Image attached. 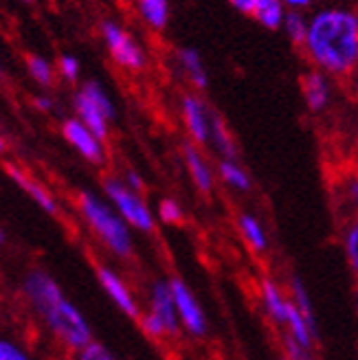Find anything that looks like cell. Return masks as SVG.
<instances>
[{
  "label": "cell",
  "mask_w": 358,
  "mask_h": 360,
  "mask_svg": "<svg viewBox=\"0 0 358 360\" xmlns=\"http://www.w3.org/2000/svg\"><path fill=\"white\" fill-rule=\"evenodd\" d=\"M299 51L334 82L358 79V9L336 3L310 11L308 35Z\"/></svg>",
  "instance_id": "1"
},
{
  "label": "cell",
  "mask_w": 358,
  "mask_h": 360,
  "mask_svg": "<svg viewBox=\"0 0 358 360\" xmlns=\"http://www.w3.org/2000/svg\"><path fill=\"white\" fill-rule=\"evenodd\" d=\"M20 292L29 310L38 316L44 330L68 354H77L93 343V328L84 312L70 301L58 279L42 268H31L23 277Z\"/></svg>",
  "instance_id": "2"
},
{
  "label": "cell",
  "mask_w": 358,
  "mask_h": 360,
  "mask_svg": "<svg viewBox=\"0 0 358 360\" xmlns=\"http://www.w3.org/2000/svg\"><path fill=\"white\" fill-rule=\"evenodd\" d=\"M75 205L88 231L113 257L121 262L134 257L132 226L117 213V209L108 202V198H101L95 191H79Z\"/></svg>",
  "instance_id": "3"
},
{
  "label": "cell",
  "mask_w": 358,
  "mask_h": 360,
  "mask_svg": "<svg viewBox=\"0 0 358 360\" xmlns=\"http://www.w3.org/2000/svg\"><path fill=\"white\" fill-rule=\"evenodd\" d=\"M139 328L154 343H167L183 334L170 277H158L150 283L148 305L139 316Z\"/></svg>",
  "instance_id": "4"
},
{
  "label": "cell",
  "mask_w": 358,
  "mask_h": 360,
  "mask_svg": "<svg viewBox=\"0 0 358 360\" xmlns=\"http://www.w3.org/2000/svg\"><path fill=\"white\" fill-rule=\"evenodd\" d=\"M103 195L117 209L121 218L132 226V231L150 236L156 229V211L150 209L141 191L125 185V180L119 176H108L103 180Z\"/></svg>",
  "instance_id": "5"
},
{
  "label": "cell",
  "mask_w": 358,
  "mask_h": 360,
  "mask_svg": "<svg viewBox=\"0 0 358 360\" xmlns=\"http://www.w3.org/2000/svg\"><path fill=\"white\" fill-rule=\"evenodd\" d=\"M101 40L110 60L128 73H141L148 66V53L134 35L117 20H103L99 25Z\"/></svg>",
  "instance_id": "6"
},
{
  "label": "cell",
  "mask_w": 358,
  "mask_h": 360,
  "mask_svg": "<svg viewBox=\"0 0 358 360\" xmlns=\"http://www.w3.org/2000/svg\"><path fill=\"white\" fill-rule=\"evenodd\" d=\"M170 281H172V292H174L178 316H181L183 332L191 338H205L209 334V319L203 303L198 301V297H196V292L185 279L170 277Z\"/></svg>",
  "instance_id": "7"
},
{
  "label": "cell",
  "mask_w": 358,
  "mask_h": 360,
  "mask_svg": "<svg viewBox=\"0 0 358 360\" xmlns=\"http://www.w3.org/2000/svg\"><path fill=\"white\" fill-rule=\"evenodd\" d=\"M213 112L207 105V101L200 97V93H185L181 97V121L185 134L196 146H209L211 141V125H213Z\"/></svg>",
  "instance_id": "8"
},
{
  "label": "cell",
  "mask_w": 358,
  "mask_h": 360,
  "mask_svg": "<svg viewBox=\"0 0 358 360\" xmlns=\"http://www.w3.org/2000/svg\"><path fill=\"white\" fill-rule=\"evenodd\" d=\"M95 275H97V281L101 285V290L106 292V297L115 303V308L128 319L139 321L143 308H141L134 290L130 288V283L123 279V275L119 273V270H115L108 264H99L95 268Z\"/></svg>",
  "instance_id": "9"
},
{
  "label": "cell",
  "mask_w": 358,
  "mask_h": 360,
  "mask_svg": "<svg viewBox=\"0 0 358 360\" xmlns=\"http://www.w3.org/2000/svg\"><path fill=\"white\" fill-rule=\"evenodd\" d=\"M62 136L66 139L68 146L86 160V163H91V165H103L106 163L103 141L77 117H70L62 123Z\"/></svg>",
  "instance_id": "10"
},
{
  "label": "cell",
  "mask_w": 358,
  "mask_h": 360,
  "mask_svg": "<svg viewBox=\"0 0 358 360\" xmlns=\"http://www.w3.org/2000/svg\"><path fill=\"white\" fill-rule=\"evenodd\" d=\"M301 97L310 115L314 117L326 115L334 101V79L326 75L324 70L310 66L301 75Z\"/></svg>",
  "instance_id": "11"
},
{
  "label": "cell",
  "mask_w": 358,
  "mask_h": 360,
  "mask_svg": "<svg viewBox=\"0 0 358 360\" xmlns=\"http://www.w3.org/2000/svg\"><path fill=\"white\" fill-rule=\"evenodd\" d=\"M183 163H185L187 176L191 180V185L196 187V191L211 193L213 189H216L218 172L213 169V165L209 163V158L205 156L200 146H196V143H191V141L185 143L183 146Z\"/></svg>",
  "instance_id": "12"
},
{
  "label": "cell",
  "mask_w": 358,
  "mask_h": 360,
  "mask_svg": "<svg viewBox=\"0 0 358 360\" xmlns=\"http://www.w3.org/2000/svg\"><path fill=\"white\" fill-rule=\"evenodd\" d=\"M260 303H262V310L264 314L271 319L279 330H283L286 326V319H288L290 312V295L288 290L273 277H264L260 281Z\"/></svg>",
  "instance_id": "13"
},
{
  "label": "cell",
  "mask_w": 358,
  "mask_h": 360,
  "mask_svg": "<svg viewBox=\"0 0 358 360\" xmlns=\"http://www.w3.org/2000/svg\"><path fill=\"white\" fill-rule=\"evenodd\" d=\"M174 64L187 84L193 90H205L209 86V70L205 64V58L198 49L193 46H178L174 51Z\"/></svg>",
  "instance_id": "14"
},
{
  "label": "cell",
  "mask_w": 358,
  "mask_h": 360,
  "mask_svg": "<svg viewBox=\"0 0 358 360\" xmlns=\"http://www.w3.org/2000/svg\"><path fill=\"white\" fill-rule=\"evenodd\" d=\"M7 169V176L13 180V183L20 187L31 200L38 205L44 213H49V215H58L60 213V205H58V200H56V195H53L42 183H38L35 178H31L27 172H23L20 167H15V165H7L5 167Z\"/></svg>",
  "instance_id": "15"
},
{
  "label": "cell",
  "mask_w": 358,
  "mask_h": 360,
  "mask_svg": "<svg viewBox=\"0 0 358 360\" xmlns=\"http://www.w3.org/2000/svg\"><path fill=\"white\" fill-rule=\"evenodd\" d=\"M236 224H238V233H240L242 242L246 244V248L250 250V253H255V255L268 253V248H271V240H268V231H266L264 222L257 218L255 213L242 211V213L238 215Z\"/></svg>",
  "instance_id": "16"
},
{
  "label": "cell",
  "mask_w": 358,
  "mask_h": 360,
  "mask_svg": "<svg viewBox=\"0 0 358 360\" xmlns=\"http://www.w3.org/2000/svg\"><path fill=\"white\" fill-rule=\"evenodd\" d=\"M73 108H75V117L79 121H84L101 141L108 139V134H110V121L113 119L106 115L99 105H95L91 99H88L82 93V90H77L75 97H73Z\"/></svg>",
  "instance_id": "17"
},
{
  "label": "cell",
  "mask_w": 358,
  "mask_h": 360,
  "mask_svg": "<svg viewBox=\"0 0 358 360\" xmlns=\"http://www.w3.org/2000/svg\"><path fill=\"white\" fill-rule=\"evenodd\" d=\"M136 13L141 22L148 29L160 33L165 31L172 18V3L170 0H134Z\"/></svg>",
  "instance_id": "18"
},
{
  "label": "cell",
  "mask_w": 358,
  "mask_h": 360,
  "mask_svg": "<svg viewBox=\"0 0 358 360\" xmlns=\"http://www.w3.org/2000/svg\"><path fill=\"white\" fill-rule=\"evenodd\" d=\"M334 195H336L338 209L343 213V220L352 218V215H358V169H350L338 176Z\"/></svg>",
  "instance_id": "19"
},
{
  "label": "cell",
  "mask_w": 358,
  "mask_h": 360,
  "mask_svg": "<svg viewBox=\"0 0 358 360\" xmlns=\"http://www.w3.org/2000/svg\"><path fill=\"white\" fill-rule=\"evenodd\" d=\"M218 180L236 193H248L253 189V180H250L248 172L240 165L238 158H220L218 160Z\"/></svg>",
  "instance_id": "20"
},
{
  "label": "cell",
  "mask_w": 358,
  "mask_h": 360,
  "mask_svg": "<svg viewBox=\"0 0 358 360\" xmlns=\"http://www.w3.org/2000/svg\"><path fill=\"white\" fill-rule=\"evenodd\" d=\"M286 15H288V7H286L283 0H257L250 18L268 31H279L283 27Z\"/></svg>",
  "instance_id": "21"
},
{
  "label": "cell",
  "mask_w": 358,
  "mask_h": 360,
  "mask_svg": "<svg viewBox=\"0 0 358 360\" xmlns=\"http://www.w3.org/2000/svg\"><path fill=\"white\" fill-rule=\"evenodd\" d=\"M211 150L218 154V158H238V146L236 139L231 134L229 125L224 119L216 112L213 115V125H211V141H209Z\"/></svg>",
  "instance_id": "22"
},
{
  "label": "cell",
  "mask_w": 358,
  "mask_h": 360,
  "mask_svg": "<svg viewBox=\"0 0 358 360\" xmlns=\"http://www.w3.org/2000/svg\"><path fill=\"white\" fill-rule=\"evenodd\" d=\"M288 295H290V299H293V303L297 305V310L306 316V321L312 326V330H317L319 332V328H317V312H314V303H312V299H310V292H308V285H306V281H303L301 277H290V283H288Z\"/></svg>",
  "instance_id": "23"
},
{
  "label": "cell",
  "mask_w": 358,
  "mask_h": 360,
  "mask_svg": "<svg viewBox=\"0 0 358 360\" xmlns=\"http://www.w3.org/2000/svg\"><path fill=\"white\" fill-rule=\"evenodd\" d=\"M341 246L347 259V266L358 279V215L343 220V231H341Z\"/></svg>",
  "instance_id": "24"
},
{
  "label": "cell",
  "mask_w": 358,
  "mask_h": 360,
  "mask_svg": "<svg viewBox=\"0 0 358 360\" xmlns=\"http://www.w3.org/2000/svg\"><path fill=\"white\" fill-rule=\"evenodd\" d=\"M281 31L286 33V38L290 40L293 46L301 49L303 42H306V35H308V13H301V11H288L283 20Z\"/></svg>",
  "instance_id": "25"
},
{
  "label": "cell",
  "mask_w": 358,
  "mask_h": 360,
  "mask_svg": "<svg viewBox=\"0 0 358 360\" xmlns=\"http://www.w3.org/2000/svg\"><path fill=\"white\" fill-rule=\"evenodd\" d=\"M79 90L82 93L91 99L95 105H99L101 110L108 115L110 119H115L117 117V108H115V101L110 99V95H108V90H106L99 82H95V79H88V82H84L82 86H79Z\"/></svg>",
  "instance_id": "26"
},
{
  "label": "cell",
  "mask_w": 358,
  "mask_h": 360,
  "mask_svg": "<svg viewBox=\"0 0 358 360\" xmlns=\"http://www.w3.org/2000/svg\"><path fill=\"white\" fill-rule=\"evenodd\" d=\"M27 70L31 79L42 88H49L56 79V70H53L51 62L40 56H27Z\"/></svg>",
  "instance_id": "27"
},
{
  "label": "cell",
  "mask_w": 358,
  "mask_h": 360,
  "mask_svg": "<svg viewBox=\"0 0 358 360\" xmlns=\"http://www.w3.org/2000/svg\"><path fill=\"white\" fill-rule=\"evenodd\" d=\"M156 220L167 226H178L185 220V209L176 198H163L156 207Z\"/></svg>",
  "instance_id": "28"
},
{
  "label": "cell",
  "mask_w": 358,
  "mask_h": 360,
  "mask_svg": "<svg viewBox=\"0 0 358 360\" xmlns=\"http://www.w3.org/2000/svg\"><path fill=\"white\" fill-rule=\"evenodd\" d=\"M0 360H35L18 340L0 336Z\"/></svg>",
  "instance_id": "29"
},
{
  "label": "cell",
  "mask_w": 358,
  "mask_h": 360,
  "mask_svg": "<svg viewBox=\"0 0 358 360\" xmlns=\"http://www.w3.org/2000/svg\"><path fill=\"white\" fill-rule=\"evenodd\" d=\"M58 73L66 79V82H70V84H75L77 79H79V73H82V64H79V60L75 58V56H62L60 60H58Z\"/></svg>",
  "instance_id": "30"
},
{
  "label": "cell",
  "mask_w": 358,
  "mask_h": 360,
  "mask_svg": "<svg viewBox=\"0 0 358 360\" xmlns=\"http://www.w3.org/2000/svg\"><path fill=\"white\" fill-rule=\"evenodd\" d=\"M73 360H117L110 349L97 343V340H93L91 345H86L84 349H79L77 354H73Z\"/></svg>",
  "instance_id": "31"
},
{
  "label": "cell",
  "mask_w": 358,
  "mask_h": 360,
  "mask_svg": "<svg viewBox=\"0 0 358 360\" xmlns=\"http://www.w3.org/2000/svg\"><path fill=\"white\" fill-rule=\"evenodd\" d=\"M283 349H286V356H288L290 360H317L314 349L301 347L299 343H295V340H290V338H283Z\"/></svg>",
  "instance_id": "32"
},
{
  "label": "cell",
  "mask_w": 358,
  "mask_h": 360,
  "mask_svg": "<svg viewBox=\"0 0 358 360\" xmlns=\"http://www.w3.org/2000/svg\"><path fill=\"white\" fill-rule=\"evenodd\" d=\"M288 11H301V13H310L314 11L317 7H321L324 0H283Z\"/></svg>",
  "instance_id": "33"
},
{
  "label": "cell",
  "mask_w": 358,
  "mask_h": 360,
  "mask_svg": "<svg viewBox=\"0 0 358 360\" xmlns=\"http://www.w3.org/2000/svg\"><path fill=\"white\" fill-rule=\"evenodd\" d=\"M231 9H236L242 15H253V9L257 5V0H226Z\"/></svg>",
  "instance_id": "34"
},
{
  "label": "cell",
  "mask_w": 358,
  "mask_h": 360,
  "mask_svg": "<svg viewBox=\"0 0 358 360\" xmlns=\"http://www.w3.org/2000/svg\"><path fill=\"white\" fill-rule=\"evenodd\" d=\"M121 178L125 180V185H130L132 189H136V191H141V193H143V189H146V183H143L141 174L134 172V169H125V174H123Z\"/></svg>",
  "instance_id": "35"
},
{
  "label": "cell",
  "mask_w": 358,
  "mask_h": 360,
  "mask_svg": "<svg viewBox=\"0 0 358 360\" xmlns=\"http://www.w3.org/2000/svg\"><path fill=\"white\" fill-rule=\"evenodd\" d=\"M33 103H35V108H38V110H42V112H51L53 108H56V103H53V99H51V97H44V95L35 97V99H33Z\"/></svg>",
  "instance_id": "36"
},
{
  "label": "cell",
  "mask_w": 358,
  "mask_h": 360,
  "mask_svg": "<svg viewBox=\"0 0 358 360\" xmlns=\"http://www.w3.org/2000/svg\"><path fill=\"white\" fill-rule=\"evenodd\" d=\"M354 308H356V314H358V283L354 288Z\"/></svg>",
  "instance_id": "37"
},
{
  "label": "cell",
  "mask_w": 358,
  "mask_h": 360,
  "mask_svg": "<svg viewBox=\"0 0 358 360\" xmlns=\"http://www.w3.org/2000/svg\"><path fill=\"white\" fill-rule=\"evenodd\" d=\"M7 242V233H5V229L3 226H0V246H3Z\"/></svg>",
  "instance_id": "38"
},
{
  "label": "cell",
  "mask_w": 358,
  "mask_h": 360,
  "mask_svg": "<svg viewBox=\"0 0 358 360\" xmlns=\"http://www.w3.org/2000/svg\"><path fill=\"white\" fill-rule=\"evenodd\" d=\"M7 152V143H5V139L0 136V154H5Z\"/></svg>",
  "instance_id": "39"
},
{
  "label": "cell",
  "mask_w": 358,
  "mask_h": 360,
  "mask_svg": "<svg viewBox=\"0 0 358 360\" xmlns=\"http://www.w3.org/2000/svg\"><path fill=\"white\" fill-rule=\"evenodd\" d=\"M20 3H25V5H33L35 0H20Z\"/></svg>",
  "instance_id": "40"
},
{
  "label": "cell",
  "mask_w": 358,
  "mask_h": 360,
  "mask_svg": "<svg viewBox=\"0 0 358 360\" xmlns=\"http://www.w3.org/2000/svg\"><path fill=\"white\" fill-rule=\"evenodd\" d=\"M275 360H290L288 356H279V358H275Z\"/></svg>",
  "instance_id": "41"
},
{
  "label": "cell",
  "mask_w": 358,
  "mask_h": 360,
  "mask_svg": "<svg viewBox=\"0 0 358 360\" xmlns=\"http://www.w3.org/2000/svg\"><path fill=\"white\" fill-rule=\"evenodd\" d=\"M0 75H3V62H0Z\"/></svg>",
  "instance_id": "42"
}]
</instances>
